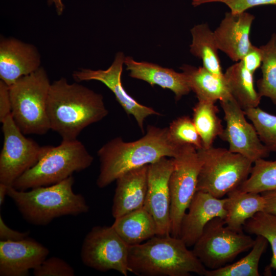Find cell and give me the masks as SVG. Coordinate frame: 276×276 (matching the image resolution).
<instances>
[{
	"label": "cell",
	"instance_id": "cell-1",
	"mask_svg": "<svg viewBox=\"0 0 276 276\" xmlns=\"http://www.w3.org/2000/svg\"><path fill=\"white\" fill-rule=\"evenodd\" d=\"M181 146L173 143L168 128L148 125L146 134L133 142L114 137L98 151L99 173L96 184L99 188L109 185L123 173L154 163L160 158L175 157Z\"/></svg>",
	"mask_w": 276,
	"mask_h": 276
},
{
	"label": "cell",
	"instance_id": "cell-2",
	"mask_svg": "<svg viewBox=\"0 0 276 276\" xmlns=\"http://www.w3.org/2000/svg\"><path fill=\"white\" fill-rule=\"evenodd\" d=\"M50 129L64 141L77 139L81 132L108 114L100 94L62 77L51 83L47 104Z\"/></svg>",
	"mask_w": 276,
	"mask_h": 276
},
{
	"label": "cell",
	"instance_id": "cell-3",
	"mask_svg": "<svg viewBox=\"0 0 276 276\" xmlns=\"http://www.w3.org/2000/svg\"><path fill=\"white\" fill-rule=\"evenodd\" d=\"M179 237L158 236L129 246L131 272L140 276L205 275L207 270Z\"/></svg>",
	"mask_w": 276,
	"mask_h": 276
},
{
	"label": "cell",
	"instance_id": "cell-4",
	"mask_svg": "<svg viewBox=\"0 0 276 276\" xmlns=\"http://www.w3.org/2000/svg\"><path fill=\"white\" fill-rule=\"evenodd\" d=\"M73 176L56 184L19 190L9 186L7 196L23 218L35 225H46L54 219L86 213L89 207L83 196L73 190Z\"/></svg>",
	"mask_w": 276,
	"mask_h": 276
},
{
	"label": "cell",
	"instance_id": "cell-5",
	"mask_svg": "<svg viewBox=\"0 0 276 276\" xmlns=\"http://www.w3.org/2000/svg\"><path fill=\"white\" fill-rule=\"evenodd\" d=\"M94 157L77 139L62 140L58 146H50L47 152L32 168L13 183L19 190L47 186L60 182L91 166Z\"/></svg>",
	"mask_w": 276,
	"mask_h": 276
},
{
	"label": "cell",
	"instance_id": "cell-6",
	"mask_svg": "<svg viewBox=\"0 0 276 276\" xmlns=\"http://www.w3.org/2000/svg\"><path fill=\"white\" fill-rule=\"evenodd\" d=\"M51 84L41 66L9 86L11 114L24 134L43 135L50 130L47 104Z\"/></svg>",
	"mask_w": 276,
	"mask_h": 276
},
{
	"label": "cell",
	"instance_id": "cell-7",
	"mask_svg": "<svg viewBox=\"0 0 276 276\" xmlns=\"http://www.w3.org/2000/svg\"><path fill=\"white\" fill-rule=\"evenodd\" d=\"M201 164L197 191L222 198L238 188L248 177L253 163L228 149L202 148L197 150Z\"/></svg>",
	"mask_w": 276,
	"mask_h": 276
},
{
	"label": "cell",
	"instance_id": "cell-8",
	"mask_svg": "<svg viewBox=\"0 0 276 276\" xmlns=\"http://www.w3.org/2000/svg\"><path fill=\"white\" fill-rule=\"evenodd\" d=\"M255 242L243 230L233 229L226 224L224 219L216 217L205 225L192 250L205 267L212 270L232 261L252 248Z\"/></svg>",
	"mask_w": 276,
	"mask_h": 276
},
{
	"label": "cell",
	"instance_id": "cell-9",
	"mask_svg": "<svg viewBox=\"0 0 276 276\" xmlns=\"http://www.w3.org/2000/svg\"><path fill=\"white\" fill-rule=\"evenodd\" d=\"M170 177L171 236L179 237L183 217L197 192L201 160L197 150L192 145L180 147L174 158Z\"/></svg>",
	"mask_w": 276,
	"mask_h": 276
},
{
	"label": "cell",
	"instance_id": "cell-10",
	"mask_svg": "<svg viewBox=\"0 0 276 276\" xmlns=\"http://www.w3.org/2000/svg\"><path fill=\"white\" fill-rule=\"evenodd\" d=\"M2 124L4 143L0 153V183L12 186L18 177L41 158L50 146H40L26 137L11 114Z\"/></svg>",
	"mask_w": 276,
	"mask_h": 276
},
{
	"label": "cell",
	"instance_id": "cell-11",
	"mask_svg": "<svg viewBox=\"0 0 276 276\" xmlns=\"http://www.w3.org/2000/svg\"><path fill=\"white\" fill-rule=\"evenodd\" d=\"M129 249L111 225L95 226L84 239L80 256L88 267L103 272L113 270L127 276L131 272Z\"/></svg>",
	"mask_w": 276,
	"mask_h": 276
},
{
	"label": "cell",
	"instance_id": "cell-12",
	"mask_svg": "<svg viewBox=\"0 0 276 276\" xmlns=\"http://www.w3.org/2000/svg\"><path fill=\"white\" fill-rule=\"evenodd\" d=\"M220 103L226 122L220 137L228 144V149L253 163L267 157L269 151L261 141L254 125L246 120L244 110L235 99L232 97Z\"/></svg>",
	"mask_w": 276,
	"mask_h": 276
},
{
	"label": "cell",
	"instance_id": "cell-13",
	"mask_svg": "<svg viewBox=\"0 0 276 276\" xmlns=\"http://www.w3.org/2000/svg\"><path fill=\"white\" fill-rule=\"evenodd\" d=\"M125 56L123 52H118L111 65L106 70H93L79 68L72 74L74 80L79 82L96 80L106 85L114 94L117 101L125 112L132 116L143 133L145 119L152 115H161L153 108L139 103L125 90L121 81L123 65Z\"/></svg>",
	"mask_w": 276,
	"mask_h": 276
},
{
	"label": "cell",
	"instance_id": "cell-14",
	"mask_svg": "<svg viewBox=\"0 0 276 276\" xmlns=\"http://www.w3.org/2000/svg\"><path fill=\"white\" fill-rule=\"evenodd\" d=\"M173 166V158L167 157L148 165L147 191L144 208L154 218L158 236L171 235L169 182Z\"/></svg>",
	"mask_w": 276,
	"mask_h": 276
},
{
	"label": "cell",
	"instance_id": "cell-15",
	"mask_svg": "<svg viewBox=\"0 0 276 276\" xmlns=\"http://www.w3.org/2000/svg\"><path fill=\"white\" fill-rule=\"evenodd\" d=\"M41 56L34 45L14 37H1L0 78L10 86L40 67Z\"/></svg>",
	"mask_w": 276,
	"mask_h": 276
},
{
	"label": "cell",
	"instance_id": "cell-16",
	"mask_svg": "<svg viewBox=\"0 0 276 276\" xmlns=\"http://www.w3.org/2000/svg\"><path fill=\"white\" fill-rule=\"evenodd\" d=\"M49 249L28 237L22 240L0 241V275L27 276L47 258Z\"/></svg>",
	"mask_w": 276,
	"mask_h": 276
},
{
	"label": "cell",
	"instance_id": "cell-17",
	"mask_svg": "<svg viewBox=\"0 0 276 276\" xmlns=\"http://www.w3.org/2000/svg\"><path fill=\"white\" fill-rule=\"evenodd\" d=\"M225 198H218L208 192L197 191L181 223L179 238L189 247L193 246L205 225L212 219H224Z\"/></svg>",
	"mask_w": 276,
	"mask_h": 276
},
{
	"label": "cell",
	"instance_id": "cell-18",
	"mask_svg": "<svg viewBox=\"0 0 276 276\" xmlns=\"http://www.w3.org/2000/svg\"><path fill=\"white\" fill-rule=\"evenodd\" d=\"M254 18L253 15L245 11L239 13L226 12L213 32L218 50L232 60H241L252 48L250 32Z\"/></svg>",
	"mask_w": 276,
	"mask_h": 276
},
{
	"label": "cell",
	"instance_id": "cell-19",
	"mask_svg": "<svg viewBox=\"0 0 276 276\" xmlns=\"http://www.w3.org/2000/svg\"><path fill=\"white\" fill-rule=\"evenodd\" d=\"M148 165L129 170L116 179L111 209L114 219L144 207L147 191Z\"/></svg>",
	"mask_w": 276,
	"mask_h": 276
},
{
	"label": "cell",
	"instance_id": "cell-20",
	"mask_svg": "<svg viewBox=\"0 0 276 276\" xmlns=\"http://www.w3.org/2000/svg\"><path fill=\"white\" fill-rule=\"evenodd\" d=\"M124 64L130 72V77L144 81L152 86L158 85L171 90L179 100L191 90L182 72L145 61H136L132 57H125Z\"/></svg>",
	"mask_w": 276,
	"mask_h": 276
},
{
	"label": "cell",
	"instance_id": "cell-21",
	"mask_svg": "<svg viewBox=\"0 0 276 276\" xmlns=\"http://www.w3.org/2000/svg\"><path fill=\"white\" fill-rule=\"evenodd\" d=\"M180 69L185 75L191 90L198 101L216 102L232 98L224 80L218 78L203 66L183 64Z\"/></svg>",
	"mask_w": 276,
	"mask_h": 276
},
{
	"label": "cell",
	"instance_id": "cell-22",
	"mask_svg": "<svg viewBox=\"0 0 276 276\" xmlns=\"http://www.w3.org/2000/svg\"><path fill=\"white\" fill-rule=\"evenodd\" d=\"M225 197L227 225L236 230L242 231L246 221L257 213L264 211L265 200L260 193L242 191L238 189L229 192Z\"/></svg>",
	"mask_w": 276,
	"mask_h": 276
},
{
	"label": "cell",
	"instance_id": "cell-23",
	"mask_svg": "<svg viewBox=\"0 0 276 276\" xmlns=\"http://www.w3.org/2000/svg\"><path fill=\"white\" fill-rule=\"evenodd\" d=\"M111 226L129 246L141 244L157 234L154 218L144 207L116 218Z\"/></svg>",
	"mask_w": 276,
	"mask_h": 276
},
{
	"label": "cell",
	"instance_id": "cell-24",
	"mask_svg": "<svg viewBox=\"0 0 276 276\" xmlns=\"http://www.w3.org/2000/svg\"><path fill=\"white\" fill-rule=\"evenodd\" d=\"M223 75L231 95L243 110L258 106L262 97L255 87L254 73L241 60L228 67Z\"/></svg>",
	"mask_w": 276,
	"mask_h": 276
},
{
	"label": "cell",
	"instance_id": "cell-25",
	"mask_svg": "<svg viewBox=\"0 0 276 276\" xmlns=\"http://www.w3.org/2000/svg\"><path fill=\"white\" fill-rule=\"evenodd\" d=\"M192 37L190 51L194 56L201 59L203 66L215 76L223 78L219 50L214 32L206 24L195 26L191 30Z\"/></svg>",
	"mask_w": 276,
	"mask_h": 276
},
{
	"label": "cell",
	"instance_id": "cell-26",
	"mask_svg": "<svg viewBox=\"0 0 276 276\" xmlns=\"http://www.w3.org/2000/svg\"><path fill=\"white\" fill-rule=\"evenodd\" d=\"M215 103L198 101L193 108L192 120L204 148L213 146L216 138L220 137L224 130L221 120L218 116L219 109Z\"/></svg>",
	"mask_w": 276,
	"mask_h": 276
},
{
	"label": "cell",
	"instance_id": "cell-27",
	"mask_svg": "<svg viewBox=\"0 0 276 276\" xmlns=\"http://www.w3.org/2000/svg\"><path fill=\"white\" fill-rule=\"evenodd\" d=\"M268 243L264 237L257 235L251 250L246 256L233 264L207 269L205 276H259V261Z\"/></svg>",
	"mask_w": 276,
	"mask_h": 276
},
{
	"label": "cell",
	"instance_id": "cell-28",
	"mask_svg": "<svg viewBox=\"0 0 276 276\" xmlns=\"http://www.w3.org/2000/svg\"><path fill=\"white\" fill-rule=\"evenodd\" d=\"M262 54L261 66L262 76L257 82L258 93L276 104V34L260 47Z\"/></svg>",
	"mask_w": 276,
	"mask_h": 276
},
{
	"label": "cell",
	"instance_id": "cell-29",
	"mask_svg": "<svg viewBox=\"0 0 276 276\" xmlns=\"http://www.w3.org/2000/svg\"><path fill=\"white\" fill-rule=\"evenodd\" d=\"M253 164L248 177L237 189L257 193L275 191L276 160L261 158Z\"/></svg>",
	"mask_w": 276,
	"mask_h": 276
},
{
	"label": "cell",
	"instance_id": "cell-30",
	"mask_svg": "<svg viewBox=\"0 0 276 276\" xmlns=\"http://www.w3.org/2000/svg\"><path fill=\"white\" fill-rule=\"evenodd\" d=\"M243 228L248 234L264 237L270 243L272 252L270 267L276 270V215L259 212L246 221Z\"/></svg>",
	"mask_w": 276,
	"mask_h": 276
},
{
	"label": "cell",
	"instance_id": "cell-31",
	"mask_svg": "<svg viewBox=\"0 0 276 276\" xmlns=\"http://www.w3.org/2000/svg\"><path fill=\"white\" fill-rule=\"evenodd\" d=\"M251 122L262 143L269 152H276V116L258 106L244 110Z\"/></svg>",
	"mask_w": 276,
	"mask_h": 276
},
{
	"label": "cell",
	"instance_id": "cell-32",
	"mask_svg": "<svg viewBox=\"0 0 276 276\" xmlns=\"http://www.w3.org/2000/svg\"><path fill=\"white\" fill-rule=\"evenodd\" d=\"M168 128L170 137L176 145H192L197 150L203 148L200 136L190 117L184 116L177 118Z\"/></svg>",
	"mask_w": 276,
	"mask_h": 276
},
{
	"label": "cell",
	"instance_id": "cell-33",
	"mask_svg": "<svg viewBox=\"0 0 276 276\" xmlns=\"http://www.w3.org/2000/svg\"><path fill=\"white\" fill-rule=\"evenodd\" d=\"M33 270L35 276H74L75 272L73 267L63 259L52 257L46 258Z\"/></svg>",
	"mask_w": 276,
	"mask_h": 276
},
{
	"label": "cell",
	"instance_id": "cell-34",
	"mask_svg": "<svg viewBox=\"0 0 276 276\" xmlns=\"http://www.w3.org/2000/svg\"><path fill=\"white\" fill-rule=\"evenodd\" d=\"M220 2L225 4L233 13H239L247 9L263 5H276V0H193V4L197 6L202 4Z\"/></svg>",
	"mask_w": 276,
	"mask_h": 276
},
{
	"label": "cell",
	"instance_id": "cell-35",
	"mask_svg": "<svg viewBox=\"0 0 276 276\" xmlns=\"http://www.w3.org/2000/svg\"><path fill=\"white\" fill-rule=\"evenodd\" d=\"M11 114V103L9 94V86L0 80V122L2 123Z\"/></svg>",
	"mask_w": 276,
	"mask_h": 276
},
{
	"label": "cell",
	"instance_id": "cell-36",
	"mask_svg": "<svg viewBox=\"0 0 276 276\" xmlns=\"http://www.w3.org/2000/svg\"><path fill=\"white\" fill-rule=\"evenodd\" d=\"M241 60L248 70L255 73L262 64V54L260 48L253 45L250 50Z\"/></svg>",
	"mask_w": 276,
	"mask_h": 276
},
{
	"label": "cell",
	"instance_id": "cell-37",
	"mask_svg": "<svg viewBox=\"0 0 276 276\" xmlns=\"http://www.w3.org/2000/svg\"><path fill=\"white\" fill-rule=\"evenodd\" d=\"M28 236L29 232H21L9 227L0 215V241H19L29 237Z\"/></svg>",
	"mask_w": 276,
	"mask_h": 276
},
{
	"label": "cell",
	"instance_id": "cell-38",
	"mask_svg": "<svg viewBox=\"0 0 276 276\" xmlns=\"http://www.w3.org/2000/svg\"><path fill=\"white\" fill-rule=\"evenodd\" d=\"M261 195L265 200L264 212L276 215V190L263 192Z\"/></svg>",
	"mask_w": 276,
	"mask_h": 276
},
{
	"label": "cell",
	"instance_id": "cell-39",
	"mask_svg": "<svg viewBox=\"0 0 276 276\" xmlns=\"http://www.w3.org/2000/svg\"><path fill=\"white\" fill-rule=\"evenodd\" d=\"M49 5H54L55 6L56 12L58 15L62 14L64 9V5L62 0H48Z\"/></svg>",
	"mask_w": 276,
	"mask_h": 276
},
{
	"label": "cell",
	"instance_id": "cell-40",
	"mask_svg": "<svg viewBox=\"0 0 276 276\" xmlns=\"http://www.w3.org/2000/svg\"><path fill=\"white\" fill-rule=\"evenodd\" d=\"M8 187L9 186L0 183V206L3 204L5 197L7 195Z\"/></svg>",
	"mask_w": 276,
	"mask_h": 276
}]
</instances>
